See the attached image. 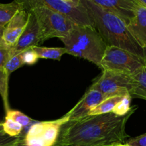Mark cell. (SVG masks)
I'll return each instance as SVG.
<instances>
[{"mask_svg": "<svg viewBox=\"0 0 146 146\" xmlns=\"http://www.w3.org/2000/svg\"><path fill=\"white\" fill-rule=\"evenodd\" d=\"M136 106L126 115L113 113L68 121L62 125L55 146H112L125 143L129 137L125 131L128 119Z\"/></svg>", "mask_w": 146, "mask_h": 146, "instance_id": "6da1fadb", "label": "cell"}, {"mask_svg": "<svg viewBox=\"0 0 146 146\" xmlns=\"http://www.w3.org/2000/svg\"><path fill=\"white\" fill-rule=\"evenodd\" d=\"M61 41L66 54L87 60L101 68L108 46L94 26L76 25Z\"/></svg>", "mask_w": 146, "mask_h": 146, "instance_id": "3957f363", "label": "cell"}, {"mask_svg": "<svg viewBox=\"0 0 146 146\" xmlns=\"http://www.w3.org/2000/svg\"><path fill=\"white\" fill-rule=\"evenodd\" d=\"M68 113L54 121L35 122L26 131L24 141L27 146H55L59 136L61 128L69 121Z\"/></svg>", "mask_w": 146, "mask_h": 146, "instance_id": "8992f818", "label": "cell"}, {"mask_svg": "<svg viewBox=\"0 0 146 146\" xmlns=\"http://www.w3.org/2000/svg\"><path fill=\"white\" fill-rule=\"evenodd\" d=\"M79 4L88 13L93 26L107 46L122 48L146 61V47L140 44L121 17L90 0H79Z\"/></svg>", "mask_w": 146, "mask_h": 146, "instance_id": "7a4b0ae2", "label": "cell"}, {"mask_svg": "<svg viewBox=\"0 0 146 146\" xmlns=\"http://www.w3.org/2000/svg\"><path fill=\"white\" fill-rule=\"evenodd\" d=\"M1 123L5 133L11 137H19L24 130L22 125L11 119L5 118V121Z\"/></svg>", "mask_w": 146, "mask_h": 146, "instance_id": "ffe728a7", "label": "cell"}, {"mask_svg": "<svg viewBox=\"0 0 146 146\" xmlns=\"http://www.w3.org/2000/svg\"><path fill=\"white\" fill-rule=\"evenodd\" d=\"M140 4L144 6V7H146V0H136Z\"/></svg>", "mask_w": 146, "mask_h": 146, "instance_id": "83f0119b", "label": "cell"}, {"mask_svg": "<svg viewBox=\"0 0 146 146\" xmlns=\"http://www.w3.org/2000/svg\"><path fill=\"white\" fill-rule=\"evenodd\" d=\"M39 58L54 59L60 61L64 54H66L65 47H42L40 46L33 47Z\"/></svg>", "mask_w": 146, "mask_h": 146, "instance_id": "2e32d148", "label": "cell"}, {"mask_svg": "<svg viewBox=\"0 0 146 146\" xmlns=\"http://www.w3.org/2000/svg\"><path fill=\"white\" fill-rule=\"evenodd\" d=\"M29 11L28 23L18 41L11 48V57L41 44L39 27L35 15Z\"/></svg>", "mask_w": 146, "mask_h": 146, "instance_id": "9c48e42d", "label": "cell"}, {"mask_svg": "<svg viewBox=\"0 0 146 146\" xmlns=\"http://www.w3.org/2000/svg\"><path fill=\"white\" fill-rule=\"evenodd\" d=\"M9 146H27V145L26 144L25 141H24V140H22V141H20V142L14 144V145H11Z\"/></svg>", "mask_w": 146, "mask_h": 146, "instance_id": "4316f807", "label": "cell"}, {"mask_svg": "<svg viewBox=\"0 0 146 146\" xmlns=\"http://www.w3.org/2000/svg\"><path fill=\"white\" fill-rule=\"evenodd\" d=\"M106 98H108L100 91L89 88L75 106L68 112L70 115L69 121L88 116L90 112Z\"/></svg>", "mask_w": 146, "mask_h": 146, "instance_id": "8fae6325", "label": "cell"}, {"mask_svg": "<svg viewBox=\"0 0 146 146\" xmlns=\"http://www.w3.org/2000/svg\"><path fill=\"white\" fill-rule=\"evenodd\" d=\"M128 29L141 45L146 47V7L140 4Z\"/></svg>", "mask_w": 146, "mask_h": 146, "instance_id": "4fadbf2b", "label": "cell"}, {"mask_svg": "<svg viewBox=\"0 0 146 146\" xmlns=\"http://www.w3.org/2000/svg\"><path fill=\"white\" fill-rule=\"evenodd\" d=\"M99 7L121 17L129 25L135 16L140 4L136 0H90Z\"/></svg>", "mask_w": 146, "mask_h": 146, "instance_id": "30bf717a", "label": "cell"}, {"mask_svg": "<svg viewBox=\"0 0 146 146\" xmlns=\"http://www.w3.org/2000/svg\"><path fill=\"white\" fill-rule=\"evenodd\" d=\"M24 139V135L21 134L19 137H11L5 133L0 123V146H9L17 143Z\"/></svg>", "mask_w": 146, "mask_h": 146, "instance_id": "603a6c76", "label": "cell"}, {"mask_svg": "<svg viewBox=\"0 0 146 146\" xmlns=\"http://www.w3.org/2000/svg\"><path fill=\"white\" fill-rule=\"evenodd\" d=\"M112 146H131L126 143H122V144H116V145H113Z\"/></svg>", "mask_w": 146, "mask_h": 146, "instance_id": "f546056e", "label": "cell"}, {"mask_svg": "<svg viewBox=\"0 0 146 146\" xmlns=\"http://www.w3.org/2000/svg\"><path fill=\"white\" fill-rule=\"evenodd\" d=\"M133 88V76L119 71L103 70L101 75L89 88L97 90L109 98L131 96Z\"/></svg>", "mask_w": 146, "mask_h": 146, "instance_id": "52a82bcc", "label": "cell"}, {"mask_svg": "<svg viewBox=\"0 0 146 146\" xmlns=\"http://www.w3.org/2000/svg\"><path fill=\"white\" fill-rule=\"evenodd\" d=\"M28 19L29 11L23 7L4 29L1 39L7 45L11 47L14 46L24 31Z\"/></svg>", "mask_w": 146, "mask_h": 146, "instance_id": "7c38bea8", "label": "cell"}, {"mask_svg": "<svg viewBox=\"0 0 146 146\" xmlns=\"http://www.w3.org/2000/svg\"><path fill=\"white\" fill-rule=\"evenodd\" d=\"M21 56H22L24 64H28V65H33V64H36L39 58L36 53L34 51L32 48H29V49L21 52Z\"/></svg>", "mask_w": 146, "mask_h": 146, "instance_id": "d4e9b609", "label": "cell"}, {"mask_svg": "<svg viewBox=\"0 0 146 146\" xmlns=\"http://www.w3.org/2000/svg\"><path fill=\"white\" fill-rule=\"evenodd\" d=\"M64 1L71 3H74V4H79V0H64Z\"/></svg>", "mask_w": 146, "mask_h": 146, "instance_id": "f1b7e54d", "label": "cell"}, {"mask_svg": "<svg viewBox=\"0 0 146 146\" xmlns=\"http://www.w3.org/2000/svg\"><path fill=\"white\" fill-rule=\"evenodd\" d=\"M24 6H44L58 12L80 26H93L88 13L81 4L68 2L64 0H17Z\"/></svg>", "mask_w": 146, "mask_h": 146, "instance_id": "ba28073f", "label": "cell"}, {"mask_svg": "<svg viewBox=\"0 0 146 146\" xmlns=\"http://www.w3.org/2000/svg\"><path fill=\"white\" fill-rule=\"evenodd\" d=\"M5 118L11 119L15 122L18 123L20 125H22L24 128H27L36 122L32 118H29L23 113L19 111H13L11 109L8 112L6 113Z\"/></svg>", "mask_w": 146, "mask_h": 146, "instance_id": "d6986e66", "label": "cell"}, {"mask_svg": "<svg viewBox=\"0 0 146 146\" xmlns=\"http://www.w3.org/2000/svg\"><path fill=\"white\" fill-rule=\"evenodd\" d=\"M146 66L143 58L113 46H108L101 61V69L135 76Z\"/></svg>", "mask_w": 146, "mask_h": 146, "instance_id": "5b68a950", "label": "cell"}, {"mask_svg": "<svg viewBox=\"0 0 146 146\" xmlns=\"http://www.w3.org/2000/svg\"><path fill=\"white\" fill-rule=\"evenodd\" d=\"M23 7L35 15L39 27L41 44L50 38H64L77 25L65 16L44 6L33 4Z\"/></svg>", "mask_w": 146, "mask_h": 146, "instance_id": "277c9868", "label": "cell"}, {"mask_svg": "<svg viewBox=\"0 0 146 146\" xmlns=\"http://www.w3.org/2000/svg\"><path fill=\"white\" fill-rule=\"evenodd\" d=\"M12 47L7 45L3 41L0 40V69L4 68L6 64L11 58V52Z\"/></svg>", "mask_w": 146, "mask_h": 146, "instance_id": "cb8c5ba5", "label": "cell"}, {"mask_svg": "<svg viewBox=\"0 0 146 146\" xmlns=\"http://www.w3.org/2000/svg\"><path fill=\"white\" fill-rule=\"evenodd\" d=\"M131 98H132L131 96H124V98L115 107L112 112L113 113L119 115V116H123V115H126L132 109V107L131 106Z\"/></svg>", "mask_w": 146, "mask_h": 146, "instance_id": "44dd1931", "label": "cell"}, {"mask_svg": "<svg viewBox=\"0 0 146 146\" xmlns=\"http://www.w3.org/2000/svg\"><path fill=\"white\" fill-rule=\"evenodd\" d=\"M123 98L124 96H113L106 98L99 105L97 106L94 110H92L88 115H101L112 113L117 104Z\"/></svg>", "mask_w": 146, "mask_h": 146, "instance_id": "e0dca14e", "label": "cell"}, {"mask_svg": "<svg viewBox=\"0 0 146 146\" xmlns=\"http://www.w3.org/2000/svg\"><path fill=\"white\" fill-rule=\"evenodd\" d=\"M22 7L21 3L17 0H14L8 4L0 3V28H5L17 11Z\"/></svg>", "mask_w": 146, "mask_h": 146, "instance_id": "5bb4252c", "label": "cell"}, {"mask_svg": "<svg viewBox=\"0 0 146 146\" xmlns=\"http://www.w3.org/2000/svg\"><path fill=\"white\" fill-rule=\"evenodd\" d=\"M9 76L6 72L5 69H0V95L2 98L5 112L7 113L10 110L8 100V83Z\"/></svg>", "mask_w": 146, "mask_h": 146, "instance_id": "ac0fdd59", "label": "cell"}, {"mask_svg": "<svg viewBox=\"0 0 146 146\" xmlns=\"http://www.w3.org/2000/svg\"><path fill=\"white\" fill-rule=\"evenodd\" d=\"M3 31H4V29H1V28H0V40H1V38H2Z\"/></svg>", "mask_w": 146, "mask_h": 146, "instance_id": "4dcf8cb0", "label": "cell"}, {"mask_svg": "<svg viewBox=\"0 0 146 146\" xmlns=\"http://www.w3.org/2000/svg\"><path fill=\"white\" fill-rule=\"evenodd\" d=\"M125 143L131 146H146V133L131 138Z\"/></svg>", "mask_w": 146, "mask_h": 146, "instance_id": "484cf974", "label": "cell"}, {"mask_svg": "<svg viewBox=\"0 0 146 146\" xmlns=\"http://www.w3.org/2000/svg\"><path fill=\"white\" fill-rule=\"evenodd\" d=\"M24 65V64L22 59V56H21V53H20V54L11 57L9 59V61H7L5 66H4V69L9 76L11 73H13L14 71L17 70Z\"/></svg>", "mask_w": 146, "mask_h": 146, "instance_id": "7402d4cb", "label": "cell"}, {"mask_svg": "<svg viewBox=\"0 0 146 146\" xmlns=\"http://www.w3.org/2000/svg\"><path fill=\"white\" fill-rule=\"evenodd\" d=\"M134 88L131 98H140L146 101V66L136 75L133 76Z\"/></svg>", "mask_w": 146, "mask_h": 146, "instance_id": "9a60e30c", "label": "cell"}]
</instances>
